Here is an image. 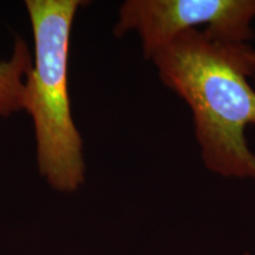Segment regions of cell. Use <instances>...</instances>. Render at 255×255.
<instances>
[{"mask_svg": "<svg viewBox=\"0 0 255 255\" xmlns=\"http://www.w3.org/2000/svg\"><path fill=\"white\" fill-rule=\"evenodd\" d=\"M242 45L189 30L150 60L162 83L190 108L206 168L223 177L255 180V152L246 138L247 127L255 126V88L242 60Z\"/></svg>", "mask_w": 255, "mask_h": 255, "instance_id": "1", "label": "cell"}, {"mask_svg": "<svg viewBox=\"0 0 255 255\" xmlns=\"http://www.w3.org/2000/svg\"><path fill=\"white\" fill-rule=\"evenodd\" d=\"M255 0H128L121 6L115 36L136 32L143 55L155 52L178 34L199 30L223 44L241 45L253 39Z\"/></svg>", "mask_w": 255, "mask_h": 255, "instance_id": "3", "label": "cell"}, {"mask_svg": "<svg viewBox=\"0 0 255 255\" xmlns=\"http://www.w3.org/2000/svg\"><path fill=\"white\" fill-rule=\"evenodd\" d=\"M33 60L26 43L17 39L12 56L0 60V116L24 110L25 79L32 68Z\"/></svg>", "mask_w": 255, "mask_h": 255, "instance_id": "4", "label": "cell"}, {"mask_svg": "<svg viewBox=\"0 0 255 255\" xmlns=\"http://www.w3.org/2000/svg\"><path fill=\"white\" fill-rule=\"evenodd\" d=\"M241 57L246 66L248 77L253 81L255 85V49H253L250 44H245L241 47Z\"/></svg>", "mask_w": 255, "mask_h": 255, "instance_id": "5", "label": "cell"}, {"mask_svg": "<svg viewBox=\"0 0 255 255\" xmlns=\"http://www.w3.org/2000/svg\"><path fill=\"white\" fill-rule=\"evenodd\" d=\"M81 0H27L34 60L25 79L24 110L33 121L37 165L49 186L72 193L85 182L83 139L68 87L70 36Z\"/></svg>", "mask_w": 255, "mask_h": 255, "instance_id": "2", "label": "cell"}]
</instances>
